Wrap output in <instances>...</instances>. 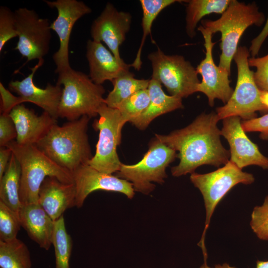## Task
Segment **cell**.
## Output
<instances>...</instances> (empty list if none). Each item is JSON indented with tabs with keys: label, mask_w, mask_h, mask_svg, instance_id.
Instances as JSON below:
<instances>
[{
	"label": "cell",
	"mask_w": 268,
	"mask_h": 268,
	"mask_svg": "<svg viewBox=\"0 0 268 268\" xmlns=\"http://www.w3.org/2000/svg\"><path fill=\"white\" fill-rule=\"evenodd\" d=\"M219 120L216 113H202L184 128L166 135L155 134L157 139L179 151L180 162L171 168L173 176L192 174L203 165L219 167L229 161L230 152L220 141Z\"/></svg>",
	"instance_id": "6da1fadb"
},
{
	"label": "cell",
	"mask_w": 268,
	"mask_h": 268,
	"mask_svg": "<svg viewBox=\"0 0 268 268\" xmlns=\"http://www.w3.org/2000/svg\"><path fill=\"white\" fill-rule=\"evenodd\" d=\"M90 118H80L60 126L54 124L36 146L60 167L72 173L93 157L87 134Z\"/></svg>",
	"instance_id": "7a4b0ae2"
},
{
	"label": "cell",
	"mask_w": 268,
	"mask_h": 268,
	"mask_svg": "<svg viewBox=\"0 0 268 268\" xmlns=\"http://www.w3.org/2000/svg\"><path fill=\"white\" fill-rule=\"evenodd\" d=\"M265 20V15L259 11L256 2L246 4L231 0L228 7L219 18L201 21V26L212 34L217 32L221 33L219 67L230 74L231 64L244 31L253 25L261 26Z\"/></svg>",
	"instance_id": "3957f363"
},
{
	"label": "cell",
	"mask_w": 268,
	"mask_h": 268,
	"mask_svg": "<svg viewBox=\"0 0 268 268\" xmlns=\"http://www.w3.org/2000/svg\"><path fill=\"white\" fill-rule=\"evenodd\" d=\"M10 149L21 167L20 200L22 205L38 203L41 185L47 177L65 183H74L72 173L55 163L35 145H20L13 140Z\"/></svg>",
	"instance_id": "277c9868"
},
{
	"label": "cell",
	"mask_w": 268,
	"mask_h": 268,
	"mask_svg": "<svg viewBox=\"0 0 268 268\" xmlns=\"http://www.w3.org/2000/svg\"><path fill=\"white\" fill-rule=\"evenodd\" d=\"M57 84L63 85L58 108V117L68 121L87 116H97L99 107L105 103V90L95 83L89 75L71 68L58 75Z\"/></svg>",
	"instance_id": "5b68a950"
},
{
	"label": "cell",
	"mask_w": 268,
	"mask_h": 268,
	"mask_svg": "<svg viewBox=\"0 0 268 268\" xmlns=\"http://www.w3.org/2000/svg\"><path fill=\"white\" fill-rule=\"evenodd\" d=\"M191 182L201 192L205 209L204 228L198 245L203 255H207L205 246V234L214 210L227 193L238 184L249 185L255 181L254 176L243 172L234 163L229 161L217 170L206 174L194 172L190 177Z\"/></svg>",
	"instance_id": "8992f818"
},
{
	"label": "cell",
	"mask_w": 268,
	"mask_h": 268,
	"mask_svg": "<svg viewBox=\"0 0 268 268\" xmlns=\"http://www.w3.org/2000/svg\"><path fill=\"white\" fill-rule=\"evenodd\" d=\"M249 56L250 51L246 47H238L233 57L237 68L236 87L228 101L216 108L219 120L231 116L250 120L256 118L257 111L268 110L262 102V91L255 81L254 72L250 69Z\"/></svg>",
	"instance_id": "52a82bcc"
},
{
	"label": "cell",
	"mask_w": 268,
	"mask_h": 268,
	"mask_svg": "<svg viewBox=\"0 0 268 268\" xmlns=\"http://www.w3.org/2000/svg\"><path fill=\"white\" fill-rule=\"evenodd\" d=\"M177 155L175 150L155 137L139 162L133 165L122 163L116 176L131 182L135 191L148 195L155 187L151 182L164 183L167 177L166 168Z\"/></svg>",
	"instance_id": "ba28073f"
},
{
	"label": "cell",
	"mask_w": 268,
	"mask_h": 268,
	"mask_svg": "<svg viewBox=\"0 0 268 268\" xmlns=\"http://www.w3.org/2000/svg\"><path fill=\"white\" fill-rule=\"evenodd\" d=\"M151 78L159 81L170 95L182 99L197 92L200 81L198 72L188 61L180 55H168L159 48L150 53Z\"/></svg>",
	"instance_id": "9c48e42d"
},
{
	"label": "cell",
	"mask_w": 268,
	"mask_h": 268,
	"mask_svg": "<svg viewBox=\"0 0 268 268\" xmlns=\"http://www.w3.org/2000/svg\"><path fill=\"white\" fill-rule=\"evenodd\" d=\"M99 118L93 123V127L99 132L94 155L88 162L98 171L112 174L121 167L117 152V147L121 142L122 130L121 115L118 109L112 108L103 104L98 110Z\"/></svg>",
	"instance_id": "30bf717a"
},
{
	"label": "cell",
	"mask_w": 268,
	"mask_h": 268,
	"mask_svg": "<svg viewBox=\"0 0 268 268\" xmlns=\"http://www.w3.org/2000/svg\"><path fill=\"white\" fill-rule=\"evenodd\" d=\"M18 41L14 50L27 59L43 60L48 53L52 38L51 23L33 9L21 7L14 12Z\"/></svg>",
	"instance_id": "8fae6325"
},
{
	"label": "cell",
	"mask_w": 268,
	"mask_h": 268,
	"mask_svg": "<svg viewBox=\"0 0 268 268\" xmlns=\"http://www.w3.org/2000/svg\"><path fill=\"white\" fill-rule=\"evenodd\" d=\"M44 1L58 11V16L51 23L50 28L56 33L60 40L59 50L53 55L56 66L55 72L59 75L72 68L69 61V43L75 23L84 15L90 13L92 10L83 1L77 0Z\"/></svg>",
	"instance_id": "7c38bea8"
},
{
	"label": "cell",
	"mask_w": 268,
	"mask_h": 268,
	"mask_svg": "<svg viewBox=\"0 0 268 268\" xmlns=\"http://www.w3.org/2000/svg\"><path fill=\"white\" fill-rule=\"evenodd\" d=\"M204 40L205 56L196 68L202 80L198 85L197 92L204 94L208 98V104L212 107L215 99L226 104L231 97L234 90L230 86L229 76L226 70L217 66L212 57V49L215 43L212 41V35L201 25L198 27Z\"/></svg>",
	"instance_id": "4fadbf2b"
},
{
	"label": "cell",
	"mask_w": 268,
	"mask_h": 268,
	"mask_svg": "<svg viewBox=\"0 0 268 268\" xmlns=\"http://www.w3.org/2000/svg\"><path fill=\"white\" fill-rule=\"evenodd\" d=\"M132 22V16L127 12L118 11L108 2L101 14L93 22L90 29L92 40L104 42L118 61L125 65L121 58L119 47L126 39Z\"/></svg>",
	"instance_id": "5bb4252c"
},
{
	"label": "cell",
	"mask_w": 268,
	"mask_h": 268,
	"mask_svg": "<svg viewBox=\"0 0 268 268\" xmlns=\"http://www.w3.org/2000/svg\"><path fill=\"white\" fill-rule=\"evenodd\" d=\"M44 61V60L38 61V64L31 68V73L22 80L9 82V89L19 96L12 95L10 102L12 107L23 102H31L57 120L63 88L57 84L54 85L49 83L46 88H41L33 82L34 75L37 70L43 65Z\"/></svg>",
	"instance_id": "9a60e30c"
},
{
	"label": "cell",
	"mask_w": 268,
	"mask_h": 268,
	"mask_svg": "<svg viewBox=\"0 0 268 268\" xmlns=\"http://www.w3.org/2000/svg\"><path fill=\"white\" fill-rule=\"evenodd\" d=\"M76 190L75 206L81 207L92 192L102 190L122 193L128 198L134 195L133 184L112 174L98 171L88 164L83 165L72 173Z\"/></svg>",
	"instance_id": "2e32d148"
},
{
	"label": "cell",
	"mask_w": 268,
	"mask_h": 268,
	"mask_svg": "<svg viewBox=\"0 0 268 268\" xmlns=\"http://www.w3.org/2000/svg\"><path fill=\"white\" fill-rule=\"evenodd\" d=\"M241 119L238 116L223 119L221 135L229 143L230 161L241 169L253 165L268 169V158L261 153L257 145L247 136L242 127Z\"/></svg>",
	"instance_id": "e0dca14e"
},
{
	"label": "cell",
	"mask_w": 268,
	"mask_h": 268,
	"mask_svg": "<svg viewBox=\"0 0 268 268\" xmlns=\"http://www.w3.org/2000/svg\"><path fill=\"white\" fill-rule=\"evenodd\" d=\"M9 115L16 127V142L20 145H35L57 123L48 113L44 111L38 116L23 104L13 107Z\"/></svg>",
	"instance_id": "ac0fdd59"
},
{
	"label": "cell",
	"mask_w": 268,
	"mask_h": 268,
	"mask_svg": "<svg viewBox=\"0 0 268 268\" xmlns=\"http://www.w3.org/2000/svg\"><path fill=\"white\" fill-rule=\"evenodd\" d=\"M74 183H65L54 177H47L40 188L38 203L55 221L68 208L75 206Z\"/></svg>",
	"instance_id": "d6986e66"
},
{
	"label": "cell",
	"mask_w": 268,
	"mask_h": 268,
	"mask_svg": "<svg viewBox=\"0 0 268 268\" xmlns=\"http://www.w3.org/2000/svg\"><path fill=\"white\" fill-rule=\"evenodd\" d=\"M86 57L89 68V76L97 84L102 85L106 80L112 82L130 71V65L121 64L101 42L89 40Z\"/></svg>",
	"instance_id": "ffe728a7"
},
{
	"label": "cell",
	"mask_w": 268,
	"mask_h": 268,
	"mask_svg": "<svg viewBox=\"0 0 268 268\" xmlns=\"http://www.w3.org/2000/svg\"><path fill=\"white\" fill-rule=\"evenodd\" d=\"M21 226L41 248L48 250L52 245L55 221L38 203L22 205L19 213Z\"/></svg>",
	"instance_id": "44dd1931"
},
{
	"label": "cell",
	"mask_w": 268,
	"mask_h": 268,
	"mask_svg": "<svg viewBox=\"0 0 268 268\" xmlns=\"http://www.w3.org/2000/svg\"><path fill=\"white\" fill-rule=\"evenodd\" d=\"M147 89L150 97L148 107L141 115L130 122L140 130L146 129L158 116L183 107L182 99L165 94L159 81L150 79Z\"/></svg>",
	"instance_id": "7402d4cb"
},
{
	"label": "cell",
	"mask_w": 268,
	"mask_h": 268,
	"mask_svg": "<svg viewBox=\"0 0 268 268\" xmlns=\"http://www.w3.org/2000/svg\"><path fill=\"white\" fill-rule=\"evenodd\" d=\"M20 179V165L12 153L6 169L0 179V201L17 214L22 206L19 196Z\"/></svg>",
	"instance_id": "603a6c76"
},
{
	"label": "cell",
	"mask_w": 268,
	"mask_h": 268,
	"mask_svg": "<svg viewBox=\"0 0 268 268\" xmlns=\"http://www.w3.org/2000/svg\"><path fill=\"white\" fill-rule=\"evenodd\" d=\"M187 2L186 30L188 36L193 38L198 22L205 15L211 13L222 14L231 0H190Z\"/></svg>",
	"instance_id": "cb8c5ba5"
},
{
	"label": "cell",
	"mask_w": 268,
	"mask_h": 268,
	"mask_svg": "<svg viewBox=\"0 0 268 268\" xmlns=\"http://www.w3.org/2000/svg\"><path fill=\"white\" fill-rule=\"evenodd\" d=\"M134 76L129 71L112 81L113 89L105 99L107 106L117 109L122 102L135 92L148 88L150 79H136Z\"/></svg>",
	"instance_id": "d4e9b609"
},
{
	"label": "cell",
	"mask_w": 268,
	"mask_h": 268,
	"mask_svg": "<svg viewBox=\"0 0 268 268\" xmlns=\"http://www.w3.org/2000/svg\"><path fill=\"white\" fill-rule=\"evenodd\" d=\"M30 254L27 246L17 238L0 241V268H31Z\"/></svg>",
	"instance_id": "484cf974"
},
{
	"label": "cell",
	"mask_w": 268,
	"mask_h": 268,
	"mask_svg": "<svg viewBox=\"0 0 268 268\" xmlns=\"http://www.w3.org/2000/svg\"><path fill=\"white\" fill-rule=\"evenodd\" d=\"M182 0H140L142 9V36L140 44L133 63L130 65L135 70H139L142 65L141 55L144 41L150 34L152 24L159 13L170 5Z\"/></svg>",
	"instance_id": "4316f807"
},
{
	"label": "cell",
	"mask_w": 268,
	"mask_h": 268,
	"mask_svg": "<svg viewBox=\"0 0 268 268\" xmlns=\"http://www.w3.org/2000/svg\"><path fill=\"white\" fill-rule=\"evenodd\" d=\"M52 245L55 250L56 268H70L72 241L67 231L63 215L55 221Z\"/></svg>",
	"instance_id": "83f0119b"
},
{
	"label": "cell",
	"mask_w": 268,
	"mask_h": 268,
	"mask_svg": "<svg viewBox=\"0 0 268 268\" xmlns=\"http://www.w3.org/2000/svg\"><path fill=\"white\" fill-rule=\"evenodd\" d=\"M149 102L147 89L139 90L122 102L117 109L120 113L122 126L141 115L148 107Z\"/></svg>",
	"instance_id": "f1b7e54d"
},
{
	"label": "cell",
	"mask_w": 268,
	"mask_h": 268,
	"mask_svg": "<svg viewBox=\"0 0 268 268\" xmlns=\"http://www.w3.org/2000/svg\"><path fill=\"white\" fill-rule=\"evenodd\" d=\"M21 226L18 214L0 201V241L17 238Z\"/></svg>",
	"instance_id": "f546056e"
},
{
	"label": "cell",
	"mask_w": 268,
	"mask_h": 268,
	"mask_svg": "<svg viewBox=\"0 0 268 268\" xmlns=\"http://www.w3.org/2000/svg\"><path fill=\"white\" fill-rule=\"evenodd\" d=\"M250 224L259 239L268 240V196L261 205L254 208Z\"/></svg>",
	"instance_id": "4dcf8cb0"
},
{
	"label": "cell",
	"mask_w": 268,
	"mask_h": 268,
	"mask_svg": "<svg viewBox=\"0 0 268 268\" xmlns=\"http://www.w3.org/2000/svg\"><path fill=\"white\" fill-rule=\"evenodd\" d=\"M18 37L14 12L5 6L0 7V52L10 39Z\"/></svg>",
	"instance_id": "1f68e13d"
},
{
	"label": "cell",
	"mask_w": 268,
	"mask_h": 268,
	"mask_svg": "<svg viewBox=\"0 0 268 268\" xmlns=\"http://www.w3.org/2000/svg\"><path fill=\"white\" fill-rule=\"evenodd\" d=\"M249 67H254L255 81L262 91H268V54L262 57H252L248 59Z\"/></svg>",
	"instance_id": "d6a6232c"
},
{
	"label": "cell",
	"mask_w": 268,
	"mask_h": 268,
	"mask_svg": "<svg viewBox=\"0 0 268 268\" xmlns=\"http://www.w3.org/2000/svg\"><path fill=\"white\" fill-rule=\"evenodd\" d=\"M17 137V132L14 123L9 113H1L0 116V146L7 144Z\"/></svg>",
	"instance_id": "836d02e7"
},
{
	"label": "cell",
	"mask_w": 268,
	"mask_h": 268,
	"mask_svg": "<svg viewBox=\"0 0 268 268\" xmlns=\"http://www.w3.org/2000/svg\"><path fill=\"white\" fill-rule=\"evenodd\" d=\"M241 125L245 132H259L263 139L268 138V114L259 118H255L241 122Z\"/></svg>",
	"instance_id": "e575fe53"
},
{
	"label": "cell",
	"mask_w": 268,
	"mask_h": 268,
	"mask_svg": "<svg viewBox=\"0 0 268 268\" xmlns=\"http://www.w3.org/2000/svg\"><path fill=\"white\" fill-rule=\"evenodd\" d=\"M12 152L9 148L0 147V179L2 177L8 166Z\"/></svg>",
	"instance_id": "d590c367"
},
{
	"label": "cell",
	"mask_w": 268,
	"mask_h": 268,
	"mask_svg": "<svg viewBox=\"0 0 268 268\" xmlns=\"http://www.w3.org/2000/svg\"><path fill=\"white\" fill-rule=\"evenodd\" d=\"M261 100L262 103L268 109V91H262Z\"/></svg>",
	"instance_id": "8d00e7d4"
},
{
	"label": "cell",
	"mask_w": 268,
	"mask_h": 268,
	"mask_svg": "<svg viewBox=\"0 0 268 268\" xmlns=\"http://www.w3.org/2000/svg\"><path fill=\"white\" fill-rule=\"evenodd\" d=\"M256 268H268V261H257Z\"/></svg>",
	"instance_id": "74e56055"
},
{
	"label": "cell",
	"mask_w": 268,
	"mask_h": 268,
	"mask_svg": "<svg viewBox=\"0 0 268 268\" xmlns=\"http://www.w3.org/2000/svg\"><path fill=\"white\" fill-rule=\"evenodd\" d=\"M213 268H237L234 266H231L227 263H223L222 264H217L215 265Z\"/></svg>",
	"instance_id": "f35d334b"
},
{
	"label": "cell",
	"mask_w": 268,
	"mask_h": 268,
	"mask_svg": "<svg viewBox=\"0 0 268 268\" xmlns=\"http://www.w3.org/2000/svg\"><path fill=\"white\" fill-rule=\"evenodd\" d=\"M200 268H211L210 267L208 266L207 263V261H204L203 264L200 267Z\"/></svg>",
	"instance_id": "ab89813d"
}]
</instances>
